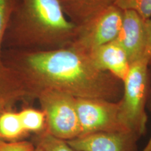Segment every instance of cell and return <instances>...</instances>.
Segmentation results:
<instances>
[{
	"label": "cell",
	"mask_w": 151,
	"mask_h": 151,
	"mask_svg": "<svg viewBox=\"0 0 151 151\" xmlns=\"http://www.w3.org/2000/svg\"><path fill=\"white\" fill-rule=\"evenodd\" d=\"M4 62L22 83L29 99L46 89L60 90L75 98L118 101L122 97L121 81L98 69L88 55L70 46L16 52Z\"/></svg>",
	"instance_id": "1"
},
{
	"label": "cell",
	"mask_w": 151,
	"mask_h": 151,
	"mask_svg": "<svg viewBox=\"0 0 151 151\" xmlns=\"http://www.w3.org/2000/svg\"><path fill=\"white\" fill-rule=\"evenodd\" d=\"M76 31L58 0H18L5 39L30 50H54L69 46Z\"/></svg>",
	"instance_id": "2"
},
{
	"label": "cell",
	"mask_w": 151,
	"mask_h": 151,
	"mask_svg": "<svg viewBox=\"0 0 151 151\" xmlns=\"http://www.w3.org/2000/svg\"><path fill=\"white\" fill-rule=\"evenodd\" d=\"M148 65L144 58L130 64L129 72L122 82V94L119 100V118L122 127L139 138L146 132L148 121Z\"/></svg>",
	"instance_id": "3"
},
{
	"label": "cell",
	"mask_w": 151,
	"mask_h": 151,
	"mask_svg": "<svg viewBox=\"0 0 151 151\" xmlns=\"http://www.w3.org/2000/svg\"><path fill=\"white\" fill-rule=\"evenodd\" d=\"M35 99L46 116L48 134L65 141L79 137L75 97L58 90L46 89L38 92Z\"/></svg>",
	"instance_id": "4"
},
{
	"label": "cell",
	"mask_w": 151,
	"mask_h": 151,
	"mask_svg": "<svg viewBox=\"0 0 151 151\" xmlns=\"http://www.w3.org/2000/svg\"><path fill=\"white\" fill-rule=\"evenodd\" d=\"M123 11L113 5L86 23L77 26L69 46L88 55L94 49L112 42L118 37L122 26Z\"/></svg>",
	"instance_id": "5"
},
{
	"label": "cell",
	"mask_w": 151,
	"mask_h": 151,
	"mask_svg": "<svg viewBox=\"0 0 151 151\" xmlns=\"http://www.w3.org/2000/svg\"><path fill=\"white\" fill-rule=\"evenodd\" d=\"M80 135L99 132H127L119 118V101L76 98Z\"/></svg>",
	"instance_id": "6"
},
{
	"label": "cell",
	"mask_w": 151,
	"mask_h": 151,
	"mask_svg": "<svg viewBox=\"0 0 151 151\" xmlns=\"http://www.w3.org/2000/svg\"><path fill=\"white\" fill-rule=\"evenodd\" d=\"M139 139L129 132H99L67 142L77 151H137Z\"/></svg>",
	"instance_id": "7"
},
{
	"label": "cell",
	"mask_w": 151,
	"mask_h": 151,
	"mask_svg": "<svg viewBox=\"0 0 151 151\" xmlns=\"http://www.w3.org/2000/svg\"><path fill=\"white\" fill-rule=\"evenodd\" d=\"M117 43L127 54L130 64L143 58L146 48V20L134 11H123Z\"/></svg>",
	"instance_id": "8"
},
{
	"label": "cell",
	"mask_w": 151,
	"mask_h": 151,
	"mask_svg": "<svg viewBox=\"0 0 151 151\" xmlns=\"http://www.w3.org/2000/svg\"><path fill=\"white\" fill-rule=\"evenodd\" d=\"M88 55L96 68L111 73L121 82L129 72L127 54L116 40L94 49Z\"/></svg>",
	"instance_id": "9"
},
{
	"label": "cell",
	"mask_w": 151,
	"mask_h": 151,
	"mask_svg": "<svg viewBox=\"0 0 151 151\" xmlns=\"http://www.w3.org/2000/svg\"><path fill=\"white\" fill-rule=\"evenodd\" d=\"M66 16L76 26L89 21L115 5L116 0H58Z\"/></svg>",
	"instance_id": "10"
},
{
	"label": "cell",
	"mask_w": 151,
	"mask_h": 151,
	"mask_svg": "<svg viewBox=\"0 0 151 151\" xmlns=\"http://www.w3.org/2000/svg\"><path fill=\"white\" fill-rule=\"evenodd\" d=\"M24 99H29L28 94L17 76L0 81V115Z\"/></svg>",
	"instance_id": "11"
},
{
	"label": "cell",
	"mask_w": 151,
	"mask_h": 151,
	"mask_svg": "<svg viewBox=\"0 0 151 151\" xmlns=\"http://www.w3.org/2000/svg\"><path fill=\"white\" fill-rule=\"evenodd\" d=\"M18 0H0V81L14 78V71L6 65L2 48L5 35Z\"/></svg>",
	"instance_id": "12"
},
{
	"label": "cell",
	"mask_w": 151,
	"mask_h": 151,
	"mask_svg": "<svg viewBox=\"0 0 151 151\" xmlns=\"http://www.w3.org/2000/svg\"><path fill=\"white\" fill-rule=\"evenodd\" d=\"M28 135L22 127L18 112L9 109L0 115V139L5 141L23 140Z\"/></svg>",
	"instance_id": "13"
},
{
	"label": "cell",
	"mask_w": 151,
	"mask_h": 151,
	"mask_svg": "<svg viewBox=\"0 0 151 151\" xmlns=\"http://www.w3.org/2000/svg\"><path fill=\"white\" fill-rule=\"evenodd\" d=\"M18 114L22 127L28 134H39L46 130V116L41 109L24 107Z\"/></svg>",
	"instance_id": "14"
},
{
	"label": "cell",
	"mask_w": 151,
	"mask_h": 151,
	"mask_svg": "<svg viewBox=\"0 0 151 151\" xmlns=\"http://www.w3.org/2000/svg\"><path fill=\"white\" fill-rule=\"evenodd\" d=\"M32 141L44 151H77L71 148L67 141L52 137L46 131L34 134Z\"/></svg>",
	"instance_id": "15"
},
{
	"label": "cell",
	"mask_w": 151,
	"mask_h": 151,
	"mask_svg": "<svg viewBox=\"0 0 151 151\" xmlns=\"http://www.w3.org/2000/svg\"><path fill=\"white\" fill-rule=\"evenodd\" d=\"M115 6L122 11H134L145 20L151 18V0H116Z\"/></svg>",
	"instance_id": "16"
},
{
	"label": "cell",
	"mask_w": 151,
	"mask_h": 151,
	"mask_svg": "<svg viewBox=\"0 0 151 151\" xmlns=\"http://www.w3.org/2000/svg\"><path fill=\"white\" fill-rule=\"evenodd\" d=\"M36 146L32 141L20 140L5 141L0 140V151H35Z\"/></svg>",
	"instance_id": "17"
},
{
	"label": "cell",
	"mask_w": 151,
	"mask_h": 151,
	"mask_svg": "<svg viewBox=\"0 0 151 151\" xmlns=\"http://www.w3.org/2000/svg\"><path fill=\"white\" fill-rule=\"evenodd\" d=\"M146 41L143 58L147 60L148 63H151V18L146 20Z\"/></svg>",
	"instance_id": "18"
},
{
	"label": "cell",
	"mask_w": 151,
	"mask_h": 151,
	"mask_svg": "<svg viewBox=\"0 0 151 151\" xmlns=\"http://www.w3.org/2000/svg\"><path fill=\"white\" fill-rule=\"evenodd\" d=\"M150 106L151 109V98H150ZM142 151H151V135L150 138H149V140L147 143V144L146 145V146L144 147V148L143 149Z\"/></svg>",
	"instance_id": "19"
},
{
	"label": "cell",
	"mask_w": 151,
	"mask_h": 151,
	"mask_svg": "<svg viewBox=\"0 0 151 151\" xmlns=\"http://www.w3.org/2000/svg\"><path fill=\"white\" fill-rule=\"evenodd\" d=\"M36 146V148H35V151H44L43 150L42 148H41L40 146H37V145H35Z\"/></svg>",
	"instance_id": "20"
}]
</instances>
